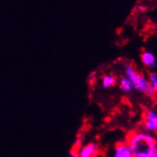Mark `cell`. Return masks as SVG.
I'll use <instances>...</instances> for the list:
<instances>
[{
    "label": "cell",
    "instance_id": "cell-1",
    "mask_svg": "<svg viewBox=\"0 0 157 157\" xmlns=\"http://www.w3.org/2000/svg\"><path fill=\"white\" fill-rule=\"evenodd\" d=\"M127 144L133 157H151L157 150V142L154 137L144 132L130 134Z\"/></svg>",
    "mask_w": 157,
    "mask_h": 157
},
{
    "label": "cell",
    "instance_id": "cell-2",
    "mask_svg": "<svg viewBox=\"0 0 157 157\" xmlns=\"http://www.w3.org/2000/svg\"><path fill=\"white\" fill-rule=\"evenodd\" d=\"M125 71H126V75H127L126 77L131 81L132 88H134L135 90H137L140 92H144L147 83H149L146 80V78L142 75H140V73L136 72L132 69V67H131L130 65L126 66Z\"/></svg>",
    "mask_w": 157,
    "mask_h": 157
},
{
    "label": "cell",
    "instance_id": "cell-3",
    "mask_svg": "<svg viewBox=\"0 0 157 157\" xmlns=\"http://www.w3.org/2000/svg\"><path fill=\"white\" fill-rule=\"evenodd\" d=\"M157 126V113L153 110H147L145 114L144 127L147 131L154 132Z\"/></svg>",
    "mask_w": 157,
    "mask_h": 157
},
{
    "label": "cell",
    "instance_id": "cell-4",
    "mask_svg": "<svg viewBox=\"0 0 157 157\" xmlns=\"http://www.w3.org/2000/svg\"><path fill=\"white\" fill-rule=\"evenodd\" d=\"M99 146L95 143H89L81 147L79 157H96L99 153Z\"/></svg>",
    "mask_w": 157,
    "mask_h": 157
},
{
    "label": "cell",
    "instance_id": "cell-5",
    "mask_svg": "<svg viewBox=\"0 0 157 157\" xmlns=\"http://www.w3.org/2000/svg\"><path fill=\"white\" fill-rule=\"evenodd\" d=\"M131 155H132V153L127 143H119L116 145L114 157H128Z\"/></svg>",
    "mask_w": 157,
    "mask_h": 157
},
{
    "label": "cell",
    "instance_id": "cell-6",
    "mask_svg": "<svg viewBox=\"0 0 157 157\" xmlns=\"http://www.w3.org/2000/svg\"><path fill=\"white\" fill-rule=\"evenodd\" d=\"M141 60L145 66L149 68H155L156 66V59L152 52H144L141 54Z\"/></svg>",
    "mask_w": 157,
    "mask_h": 157
},
{
    "label": "cell",
    "instance_id": "cell-7",
    "mask_svg": "<svg viewBox=\"0 0 157 157\" xmlns=\"http://www.w3.org/2000/svg\"><path fill=\"white\" fill-rule=\"evenodd\" d=\"M101 84H102V87L104 89L112 88L116 84V78H115V76H113L112 75H106L102 77Z\"/></svg>",
    "mask_w": 157,
    "mask_h": 157
},
{
    "label": "cell",
    "instance_id": "cell-8",
    "mask_svg": "<svg viewBox=\"0 0 157 157\" xmlns=\"http://www.w3.org/2000/svg\"><path fill=\"white\" fill-rule=\"evenodd\" d=\"M120 89L125 92H128V91H131L133 88H132V85L130 80H128L127 77H122L121 79H120Z\"/></svg>",
    "mask_w": 157,
    "mask_h": 157
},
{
    "label": "cell",
    "instance_id": "cell-9",
    "mask_svg": "<svg viewBox=\"0 0 157 157\" xmlns=\"http://www.w3.org/2000/svg\"><path fill=\"white\" fill-rule=\"evenodd\" d=\"M144 94H145L147 96L151 97V98H155V96L157 95V94H156V92H155V90H154V89L152 88V86L151 85V83H150V82L147 83V87H146V89H145V90H144Z\"/></svg>",
    "mask_w": 157,
    "mask_h": 157
},
{
    "label": "cell",
    "instance_id": "cell-10",
    "mask_svg": "<svg viewBox=\"0 0 157 157\" xmlns=\"http://www.w3.org/2000/svg\"><path fill=\"white\" fill-rule=\"evenodd\" d=\"M149 78H150L151 85L152 86V88L154 89L156 94H157V75H155V73H151Z\"/></svg>",
    "mask_w": 157,
    "mask_h": 157
},
{
    "label": "cell",
    "instance_id": "cell-11",
    "mask_svg": "<svg viewBox=\"0 0 157 157\" xmlns=\"http://www.w3.org/2000/svg\"><path fill=\"white\" fill-rule=\"evenodd\" d=\"M96 80H97L96 73H95V72H91L90 75H89V77H88V81H89V83H90V85H94Z\"/></svg>",
    "mask_w": 157,
    "mask_h": 157
},
{
    "label": "cell",
    "instance_id": "cell-12",
    "mask_svg": "<svg viewBox=\"0 0 157 157\" xmlns=\"http://www.w3.org/2000/svg\"><path fill=\"white\" fill-rule=\"evenodd\" d=\"M154 132H155V133H156V135H157V126H156V128H155V131H154Z\"/></svg>",
    "mask_w": 157,
    "mask_h": 157
},
{
    "label": "cell",
    "instance_id": "cell-13",
    "mask_svg": "<svg viewBox=\"0 0 157 157\" xmlns=\"http://www.w3.org/2000/svg\"><path fill=\"white\" fill-rule=\"evenodd\" d=\"M128 157H133V155H131V156H128Z\"/></svg>",
    "mask_w": 157,
    "mask_h": 157
},
{
    "label": "cell",
    "instance_id": "cell-14",
    "mask_svg": "<svg viewBox=\"0 0 157 157\" xmlns=\"http://www.w3.org/2000/svg\"><path fill=\"white\" fill-rule=\"evenodd\" d=\"M156 151H157V150H156Z\"/></svg>",
    "mask_w": 157,
    "mask_h": 157
}]
</instances>
